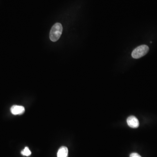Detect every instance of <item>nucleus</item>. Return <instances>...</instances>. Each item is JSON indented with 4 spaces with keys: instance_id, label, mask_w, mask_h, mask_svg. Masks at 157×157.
Instances as JSON below:
<instances>
[{
    "instance_id": "obj_4",
    "label": "nucleus",
    "mask_w": 157,
    "mask_h": 157,
    "mask_svg": "<svg viewBox=\"0 0 157 157\" xmlns=\"http://www.w3.org/2000/svg\"><path fill=\"white\" fill-rule=\"evenodd\" d=\"M11 111L14 115H21L25 111V108L21 106L13 105L11 108Z\"/></svg>"
},
{
    "instance_id": "obj_7",
    "label": "nucleus",
    "mask_w": 157,
    "mask_h": 157,
    "mask_svg": "<svg viewBox=\"0 0 157 157\" xmlns=\"http://www.w3.org/2000/svg\"><path fill=\"white\" fill-rule=\"evenodd\" d=\"M130 157H141V156L137 153H132L130 154Z\"/></svg>"
},
{
    "instance_id": "obj_2",
    "label": "nucleus",
    "mask_w": 157,
    "mask_h": 157,
    "mask_svg": "<svg viewBox=\"0 0 157 157\" xmlns=\"http://www.w3.org/2000/svg\"><path fill=\"white\" fill-rule=\"evenodd\" d=\"M149 50V47L147 45L139 46L133 51L131 53L132 57L135 59H139L147 54Z\"/></svg>"
},
{
    "instance_id": "obj_1",
    "label": "nucleus",
    "mask_w": 157,
    "mask_h": 157,
    "mask_svg": "<svg viewBox=\"0 0 157 157\" xmlns=\"http://www.w3.org/2000/svg\"><path fill=\"white\" fill-rule=\"evenodd\" d=\"M62 25L59 23H56L53 26L50 30L49 38L53 42L57 41L61 36L62 33Z\"/></svg>"
},
{
    "instance_id": "obj_3",
    "label": "nucleus",
    "mask_w": 157,
    "mask_h": 157,
    "mask_svg": "<svg viewBox=\"0 0 157 157\" xmlns=\"http://www.w3.org/2000/svg\"><path fill=\"white\" fill-rule=\"evenodd\" d=\"M127 124L130 127L136 128L139 126V122L138 119L133 116H131L127 119Z\"/></svg>"
},
{
    "instance_id": "obj_5",
    "label": "nucleus",
    "mask_w": 157,
    "mask_h": 157,
    "mask_svg": "<svg viewBox=\"0 0 157 157\" xmlns=\"http://www.w3.org/2000/svg\"><path fill=\"white\" fill-rule=\"evenodd\" d=\"M68 149L67 147L62 146L59 149L57 153V157H68Z\"/></svg>"
},
{
    "instance_id": "obj_6",
    "label": "nucleus",
    "mask_w": 157,
    "mask_h": 157,
    "mask_svg": "<svg viewBox=\"0 0 157 157\" xmlns=\"http://www.w3.org/2000/svg\"><path fill=\"white\" fill-rule=\"evenodd\" d=\"M31 151L29 150V148L27 147H26L23 150L21 151V154L22 155L26 156H29L31 154Z\"/></svg>"
}]
</instances>
